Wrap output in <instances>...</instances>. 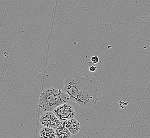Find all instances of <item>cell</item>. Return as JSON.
Wrapping results in <instances>:
<instances>
[{
    "instance_id": "6da1fadb",
    "label": "cell",
    "mask_w": 150,
    "mask_h": 138,
    "mask_svg": "<svg viewBox=\"0 0 150 138\" xmlns=\"http://www.w3.org/2000/svg\"><path fill=\"white\" fill-rule=\"evenodd\" d=\"M64 91L70 99L81 107L92 108L98 106L101 97V85L96 79L83 77L76 72L64 82Z\"/></svg>"
},
{
    "instance_id": "7a4b0ae2",
    "label": "cell",
    "mask_w": 150,
    "mask_h": 138,
    "mask_svg": "<svg viewBox=\"0 0 150 138\" xmlns=\"http://www.w3.org/2000/svg\"><path fill=\"white\" fill-rule=\"evenodd\" d=\"M69 95L62 89L49 88L41 93L38 101V106L44 112H52L57 107L68 103Z\"/></svg>"
},
{
    "instance_id": "3957f363",
    "label": "cell",
    "mask_w": 150,
    "mask_h": 138,
    "mask_svg": "<svg viewBox=\"0 0 150 138\" xmlns=\"http://www.w3.org/2000/svg\"><path fill=\"white\" fill-rule=\"evenodd\" d=\"M52 112L61 121H67L71 118H74L76 115L74 107L68 103L59 106Z\"/></svg>"
},
{
    "instance_id": "277c9868",
    "label": "cell",
    "mask_w": 150,
    "mask_h": 138,
    "mask_svg": "<svg viewBox=\"0 0 150 138\" xmlns=\"http://www.w3.org/2000/svg\"><path fill=\"white\" fill-rule=\"evenodd\" d=\"M39 121L40 123L44 127H51L55 130L63 122V121H61L52 111L45 112L41 115Z\"/></svg>"
},
{
    "instance_id": "5b68a950",
    "label": "cell",
    "mask_w": 150,
    "mask_h": 138,
    "mask_svg": "<svg viewBox=\"0 0 150 138\" xmlns=\"http://www.w3.org/2000/svg\"><path fill=\"white\" fill-rule=\"evenodd\" d=\"M66 126L72 135L77 134L81 130V124L74 118L66 121Z\"/></svg>"
},
{
    "instance_id": "8992f818",
    "label": "cell",
    "mask_w": 150,
    "mask_h": 138,
    "mask_svg": "<svg viewBox=\"0 0 150 138\" xmlns=\"http://www.w3.org/2000/svg\"><path fill=\"white\" fill-rule=\"evenodd\" d=\"M55 130L56 137L57 138H68L72 137V134L66 126V121L63 122Z\"/></svg>"
},
{
    "instance_id": "52a82bcc",
    "label": "cell",
    "mask_w": 150,
    "mask_h": 138,
    "mask_svg": "<svg viewBox=\"0 0 150 138\" xmlns=\"http://www.w3.org/2000/svg\"><path fill=\"white\" fill-rule=\"evenodd\" d=\"M40 138H57L55 129L49 127H44L42 128L40 131Z\"/></svg>"
},
{
    "instance_id": "ba28073f",
    "label": "cell",
    "mask_w": 150,
    "mask_h": 138,
    "mask_svg": "<svg viewBox=\"0 0 150 138\" xmlns=\"http://www.w3.org/2000/svg\"><path fill=\"white\" fill-rule=\"evenodd\" d=\"M91 63L92 64H91L90 62L89 63V70L91 72H95L97 69H98V67L96 66L95 64L93 63L92 62H91Z\"/></svg>"
},
{
    "instance_id": "9c48e42d",
    "label": "cell",
    "mask_w": 150,
    "mask_h": 138,
    "mask_svg": "<svg viewBox=\"0 0 150 138\" xmlns=\"http://www.w3.org/2000/svg\"><path fill=\"white\" fill-rule=\"evenodd\" d=\"M91 62H92L93 63L96 64L98 63L99 62L100 58L98 56H93L91 58Z\"/></svg>"
}]
</instances>
